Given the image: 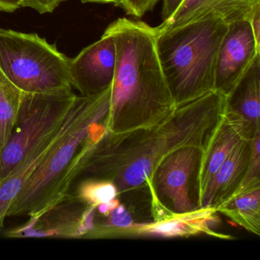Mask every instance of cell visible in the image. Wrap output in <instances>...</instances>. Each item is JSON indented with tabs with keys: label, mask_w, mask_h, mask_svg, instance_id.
Instances as JSON below:
<instances>
[{
	"label": "cell",
	"mask_w": 260,
	"mask_h": 260,
	"mask_svg": "<svg viewBox=\"0 0 260 260\" xmlns=\"http://www.w3.org/2000/svg\"><path fill=\"white\" fill-rule=\"evenodd\" d=\"M225 109L226 96L213 90L177 106L154 127L112 133L103 121H96L85 139L77 182L86 178L109 181L116 187L118 198L145 191L167 154L183 147L205 150Z\"/></svg>",
	"instance_id": "cell-1"
},
{
	"label": "cell",
	"mask_w": 260,
	"mask_h": 260,
	"mask_svg": "<svg viewBox=\"0 0 260 260\" xmlns=\"http://www.w3.org/2000/svg\"><path fill=\"white\" fill-rule=\"evenodd\" d=\"M116 48L109 112L103 120L112 133L154 127L177 107L159 62L157 28L119 18L106 28Z\"/></svg>",
	"instance_id": "cell-2"
},
{
	"label": "cell",
	"mask_w": 260,
	"mask_h": 260,
	"mask_svg": "<svg viewBox=\"0 0 260 260\" xmlns=\"http://www.w3.org/2000/svg\"><path fill=\"white\" fill-rule=\"evenodd\" d=\"M111 86L97 96L78 95L64 132L13 201L7 217L37 218L68 199L80 176L91 126L109 112Z\"/></svg>",
	"instance_id": "cell-3"
},
{
	"label": "cell",
	"mask_w": 260,
	"mask_h": 260,
	"mask_svg": "<svg viewBox=\"0 0 260 260\" xmlns=\"http://www.w3.org/2000/svg\"><path fill=\"white\" fill-rule=\"evenodd\" d=\"M228 28L221 19H208L157 29L158 56L176 106L214 90L217 55Z\"/></svg>",
	"instance_id": "cell-4"
},
{
	"label": "cell",
	"mask_w": 260,
	"mask_h": 260,
	"mask_svg": "<svg viewBox=\"0 0 260 260\" xmlns=\"http://www.w3.org/2000/svg\"><path fill=\"white\" fill-rule=\"evenodd\" d=\"M70 61L39 35L0 28V70L22 92L72 90Z\"/></svg>",
	"instance_id": "cell-5"
},
{
	"label": "cell",
	"mask_w": 260,
	"mask_h": 260,
	"mask_svg": "<svg viewBox=\"0 0 260 260\" xmlns=\"http://www.w3.org/2000/svg\"><path fill=\"white\" fill-rule=\"evenodd\" d=\"M78 95L72 90L53 93L23 92L17 121L0 151V182L48 135L66 121Z\"/></svg>",
	"instance_id": "cell-6"
},
{
	"label": "cell",
	"mask_w": 260,
	"mask_h": 260,
	"mask_svg": "<svg viewBox=\"0 0 260 260\" xmlns=\"http://www.w3.org/2000/svg\"><path fill=\"white\" fill-rule=\"evenodd\" d=\"M204 151L200 147H180L158 164L147 182L152 221L200 208L198 181Z\"/></svg>",
	"instance_id": "cell-7"
},
{
	"label": "cell",
	"mask_w": 260,
	"mask_h": 260,
	"mask_svg": "<svg viewBox=\"0 0 260 260\" xmlns=\"http://www.w3.org/2000/svg\"><path fill=\"white\" fill-rule=\"evenodd\" d=\"M115 65V42L110 33L105 30L97 42L71 58V86L83 96H97L112 86Z\"/></svg>",
	"instance_id": "cell-8"
},
{
	"label": "cell",
	"mask_w": 260,
	"mask_h": 260,
	"mask_svg": "<svg viewBox=\"0 0 260 260\" xmlns=\"http://www.w3.org/2000/svg\"><path fill=\"white\" fill-rule=\"evenodd\" d=\"M257 54H260V48L250 22L239 20L228 24L217 55L214 90L226 96Z\"/></svg>",
	"instance_id": "cell-9"
},
{
	"label": "cell",
	"mask_w": 260,
	"mask_h": 260,
	"mask_svg": "<svg viewBox=\"0 0 260 260\" xmlns=\"http://www.w3.org/2000/svg\"><path fill=\"white\" fill-rule=\"evenodd\" d=\"M214 208H200L190 212L175 214L159 221L135 223L130 228L115 230L111 236H144L157 237H189L205 235L220 239H232L231 235L214 231L213 226L220 223Z\"/></svg>",
	"instance_id": "cell-10"
},
{
	"label": "cell",
	"mask_w": 260,
	"mask_h": 260,
	"mask_svg": "<svg viewBox=\"0 0 260 260\" xmlns=\"http://www.w3.org/2000/svg\"><path fill=\"white\" fill-rule=\"evenodd\" d=\"M258 132L260 128H255L240 115L225 109L221 121L203 152L198 181L200 204L210 181L230 153L241 141L250 140Z\"/></svg>",
	"instance_id": "cell-11"
},
{
	"label": "cell",
	"mask_w": 260,
	"mask_h": 260,
	"mask_svg": "<svg viewBox=\"0 0 260 260\" xmlns=\"http://www.w3.org/2000/svg\"><path fill=\"white\" fill-rule=\"evenodd\" d=\"M86 205L68 197L37 218H29L25 224L6 234L8 237H60L84 238L83 214Z\"/></svg>",
	"instance_id": "cell-12"
},
{
	"label": "cell",
	"mask_w": 260,
	"mask_h": 260,
	"mask_svg": "<svg viewBox=\"0 0 260 260\" xmlns=\"http://www.w3.org/2000/svg\"><path fill=\"white\" fill-rule=\"evenodd\" d=\"M260 9V0H182L177 10L156 27L168 31L177 27L208 19H219L226 23L249 20Z\"/></svg>",
	"instance_id": "cell-13"
},
{
	"label": "cell",
	"mask_w": 260,
	"mask_h": 260,
	"mask_svg": "<svg viewBox=\"0 0 260 260\" xmlns=\"http://www.w3.org/2000/svg\"><path fill=\"white\" fill-rule=\"evenodd\" d=\"M251 154L249 140L232 150L207 186L200 208H217L237 191L244 178Z\"/></svg>",
	"instance_id": "cell-14"
},
{
	"label": "cell",
	"mask_w": 260,
	"mask_h": 260,
	"mask_svg": "<svg viewBox=\"0 0 260 260\" xmlns=\"http://www.w3.org/2000/svg\"><path fill=\"white\" fill-rule=\"evenodd\" d=\"M226 110L260 128V54H257L226 96Z\"/></svg>",
	"instance_id": "cell-15"
},
{
	"label": "cell",
	"mask_w": 260,
	"mask_h": 260,
	"mask_svg": "<svg viewBox=\"0 0 260 260\" xmlns=\"http://www.w3.org/2000/svg\"><path fill=\"white\" fill-rule=\"evenodd\" d=\"M216 209L249 232L259 235L260 188L234 194Z\"/></svg>",
	"instance_id": "cell-16"
},
{
	"label": "cell",
	"mask_w": 260,
	"mask_h": 260,
	"mask_svg": "<svg viewBox=\"0 0 260 260\" xmlns=\"http://www.w3.org/2000/svg\"><path fill=\"white\" fill-rule=\"evenodd\" d=\"M23 92L0 70V151L9 141L17 121Z\"/></svg>",
	"instance_id": "cell-17"
},
{
	"label": "cell",
	"mask_w": 260,
	"mask_h": 260,
	"mask_svg": "<svg viewBox=\"0 0 260 260\" xmlns=\"http://www.w3.org/2000/svg\"><path fill=\"white\" fill-rule=\"evenodd\" d=\"M68 197L74 198L86 206L97 207L118 198V191L109 181L86 178L74 185Z\"/></svg>",
	"instance_id": "cell-18"
},
{
	"label": "cell",
	"mask_w": 260,
	"mask_h": 260,
	"mask_svg": "<svg viewBox=\"0 0 260 260\" xmlns=\"http://www.w3.org/2000/svg\"><path fill=\"white\" fill-rule=\"evenodd\" d=\"M249 142L251 154L249 164L244 178L234 194L252 188H260V132L255 134V136L249 140Z\"/></svg>",
	"instance_id": "cell-19"
},
{
	"label": "cell",
	"mask_w": 260,
	"mask_h": 260,
	"mask_svg": "<svg viewBox=\"0 0 260 260\" xmlns=\"http://www.w3.org/2000/svg\"><path fill=\"white\" fill-rule=\"evenodd\" d=\"M159 0H120L118 7L122 8L129 16L141 18L153 10Z\"/></svg>",
	"instance_id": "cell-20"
},
{
	"label": "cell",
	"mask_w": 260,
	"mask_h": 260,
	"mask_svg": "<svg viewBox=\"0 0 260 260\" xmlns=\"http://www.w3.org/2000/svg\"><path fill=\"white\" fill-rule=\"evenodd\" d=\"M67 0H21V7L32 9L40 14L51 13Z\"/></svg>",
	"instance_id": "cell-21"
},
{
	"label": "cell",
	"mask_w": 260,
	"mask_h": 260,
	"mask_svg": "<svg viewBox=\"0 0 260 260\" xmlns=\"http://www.w3.org/2000/svg\"><path fill=\"white\" fill-rule=\"evenodd\" d=\"M182 2V0H162V16L164 21L173 14Z\"/></svg>",
	"instance_id": "cell-22"
},
{
	"label": "cell",
	"mask_w": 260,
	"mask_h": 260,
	"mask_svg": "<svg viewBox=\"0 0 260 260\" xmlns=\"http://www.w3.org/2000/svg\"><path fill=\"white\" fill-rule=\"evenodd\" d=\"M249 22L255 42L260 48V9L255 11Z\"/></svg>",
	"instance_id": "cell-23"
},
{
	"label": "cell",
	"mask_w": 260,
	"mask_h": 260,
	"mask_svg": "<svg viewBox=\"0 0 260 260\" xmlns=\"http://www.w3.org/2000/svg\"><path fill=\"white\" fill-rule=\"evenodd\" d=\"M21 8V0H0V12L13 13Z\"/></svg>",
	"instance_id": "cell-24"
},
{
	"label": "cell",
	"mask_w": 260,
	"mask_h": 260,
	"mask_svg": "<svg viewBox=\"0 0 260 260\" xmlns=\"http://www.w3.org/2000/svg\"><path fill=\"white\" fill-rule=\"evenodd\" d=\"M83 4H113L119 6L120 0H80Z\"/></svg>",
	"instance_id": "cell-25"
}]
</instances>
